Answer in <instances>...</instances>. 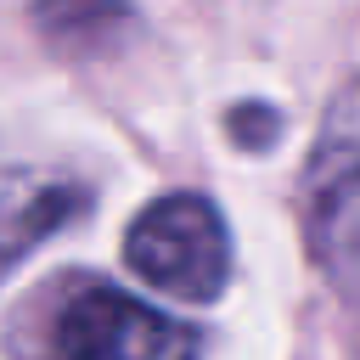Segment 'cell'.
I'll return each instance as SVG.
<instances>
[{
  "label": "cell",
  "mask_w": 360,
  "mask_h": 360,
  "mask_svg": "<svg viewBox=\"0 0 360 360\" xmlns=\"http://www.w3.org/2000/svg\"><path fill=\"white\" fill-rule=\"evenodd\" d=\"M124 253H129V264L152 287H163V292H174L186 304L219 298L225 292V276H231L225 219L214 214L208 197H191V191H174V197L146 202L129 219Z\"/></svg>",
  "instance_id": "obj_1"
},
{
  "label": "cell",
  "mask_w": 360,
  "mask_h": 360,
  "mask_svg": "<svg viewBox=\"0 0 360 360\" xmlns=\"http://www.w3.org/2000/svg\"><path fill=\"white\" fill-rule=\"evenodd\" d=\"M62 360H197V326L158 315L124 287H84L62 304L51 332Z\"/></svg>",
  "instance_id": "obj_2"
},
{
  "label": "cell",
  "mask_w": 360,
  "mask_h": 360,
  "mask_svg": "<svg viewBox=\"0 0 360 360\" xmlns=\"http://www.w3.org/2000/svg\"><path fill=\"white\" fill-rule=\"evenodd\" d=\"M309 248L326 270H343L360 259V79H349L321 118L309 169Z\"/></svg>",
  "instance_id": "obj_3"
},
{
  "label": "cell",
  "mask_w": 360,
  "mask_h": 360,
  "mask_svg": "<svg viewBox=\"0 0 360 360\" xmlns=\"http://www.w3.org/2000/svg\"><path fill=\"white\" fill-rule=\"evenodd\" d=\"M79 208H84V191L73 180L34 174V169H6L0 174V264L28 253L56 225H68Z\"/></svg>",
  "instance_id": "obj_4"
}]
</instances>
